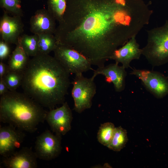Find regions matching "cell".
Returning <instances> with one entry per match:
<instances>
[{
    "label": "cell",
    "instance_id": "cb8c5ba5",
    "mask_svg": "<svg viewBox=\"0 0 168 168\" xmlns=\"http://www.w3.org/2000/svg\"><path fill=\"white\" fill-rule=\"evenodd\" d=\"M7 43L1 40L0 41V59L2 61L7 58L10 53V49Z\"/></svg>",
    "mask_w": 168,
    "mask_h": 168
},
{
    "label": "cell",
    "instance_id": "52a82bcc",
    "mask_svg": "<svg viewBox=\"0 0 168 168\" xmlns=\"http://www.w3.org/2000/svg\"><path fill=\"white\" fill-rule=\"evenodd\" d=\"M130 74L139 79L146 89L155 97L161 98L168 95V79L161 73L134 68Z\"/></svg>",
    "mask_w": 168,
    "mask_h": 168
},
{
    "label": "cell",
    "instance_id": "603a6c76",
    "mask_svg": "<svg viewBox=\"0 0 168 168\" xmlns=\"http://www.w3.org/2000/svg\"><path fill=\"white\" fill-rule=\"evenodd\" d=\"M23 73L9 71L2 78L9 91H15L21 85Z\"/></svg>",
    "mask_w": 168,
    "mask_h": 168
},
{
    "label": "cell",
    "instance_id": "6da1fadb",
    "mask_svg": "<svg viewBox=\"0 0 168 168\" xmlns=\"http://www.w3.org/2000/svg\"><path fill=\"white\" fill-rule=\"evenodd\" d=\"M153 12L142 0H67L54 35L57 43L102 67L149 24Z\"/></svg>",
    "mask_w": 168,
    "mask_h": 168
},
{
    "label": "cell",
    "instance_id": "2e32d148",
    "mask_svg": "<svg viewBox=\"0 0 168 168\" xmlns=\"http://www.w3.org/2000/svg\"><path fill=\"white\" fill-rule=\"evenodd\" d=\"M29 57L23 49L19 39L10 56L8 64L9 70L23 73L30 60Z\"/></svg>",
    "mask_w": 168,
    "mask_h": 168
},
{
    "label": "cell",
    "instance_id": "ffe728a7",
    "mask_svg": "<svg viewBox=\"0 0 168 168\" xmlns=\"http://www.w3.org/2000/svg\"><path fill=\"white\" fill-rule=\"evenodd\" d=\"M115 128L114 124L110 122L101 124L97 134L99 142L107 147L112 139Z\"/></svg>",
    "mask_w": 168,
    "mask_h": 168
},
{
    "label": "cell",
    "instance_id": "e0dca14e",
    "mask_svg": "<svg viewBox=\"0 0 168 168\" xmlns=\"http://www.w3.org/2000/svg\"><path fill=\"white\" fill-rule=\"evenodd\" d=\"M39 37L37 34H23L21 36L20 39L21 44L29 57H33L39 54Z\"/></svg>",
    "mask_w": 168,
    "mask_h": 168
},
{
    "label": "cell",
    "instance_id": "ac0fdd59",
    "mask_svg": "<svg viewBox=\"0 0 168 168\" xmlns=\"http://www.w3.org/2000/svg\"><path fill=\"white\" fill-rule=\"evenodd\" d=\"M128 141L126 130L121 126L116 127L112 139L107 147L113 151L119 152L125 147Z\"/></svg>",
    "mask_w": 168,
    "mask_h": 168
},
{
    "label": "cell",
    "instance_id": "d4e9b609",
    "mask_svg": "<svg viewBox=\"0 0 168 168\" xmlns=\"http://www.w3.org/2000/svg\"><path fill=\"white\" fill-rule=\"evenodd\" d=\"M9 71L8 65H6L2 61L0 62V78H2Z\"/></svg>",
    "mask_w": 168,
    "mask_h": 168
},
{
    "label": "cell",
    "instance_id": "ba28073f",
    "mask_svg": "<svg viewBox=\"0 0 168 168\" xmlns=\"http://www.w3.org/2000/svg\"><path fill=\"white\" fill-rule=\"evenodd\" d=\"M47 130L37 137L35 152L40 159L50 161L58 157L61 153V137Z\"/></svg>",
    "mask_w": 168,
    "mask_h": 168
},
{
    "label": "cell",
    "instance_id": "7c38bea8",
    "mask_svg": "<svg viewBox=\"0 0 168 168\" xmlns=\"http://www.w3.org/2000/svg\"><path fill=\"white\" fill-rule=\"evenodd\" d=\"M37 158L31 148L25 147L2 157L1 163L8 168H35L38 165Z\"/></svg>",
    "mask_w": 168,
    "mask_h": 168
},
{
    "label": "cell",
    "instance_id": "7a4b0ae2",
    "mask_svg": "<svg viewBox=\"0 0 168 168\" xmlns=\"http://www.w3.org/2000/svg\"><path fill=\"white\" fill-rule=\"evenodd\" d=\"M70 74L54 57L38 54L30 59L21 86L24 93L51 110L64 102Z\"/></svg>",
    "mask_w": 168,
    "mask_h": 168
},
{
    "label": "cell",
    "instance_id": "8992f818",
    "mask_svg": "<svg viewBox=\"0 0 168 168\" xmlns=\"http://www.w3.org/2000/svg\"><path fill=\"white\" fill-rule=\"evenodd\" d=\"M92 77H85L82 73L75 75L72 83V96L74 102V109L80 113L91 108L92 100L96 93V87Z\"/></svg>",
    "mask_w": 168,
    "mask_h": 168
},
{
    "label": "cell",
    "instance_id": "44dd1931",
    "mask_svg": "<svg viewBox=\"0 0 168 168\" xmlns=\"http://www.w3.org/2000/svg\"><path fill=\"white\" fill-rule=\"evenodd\" d=\"M67 0H47L48 10L58 22L66 10Z\"/></svg>",
    "mask_w": 168,
    "mask_h": 168
},
{
    "label": "cell",
    "instance_id": "9c48e42d",
    "mask_svg": "<svg viewBox=\"0 0 168 168\" xmlns=\"http://www.w3.org/2000/svg\"><path fill=\"white\" fill-rule=\"evenodd\" d=\"M72 118L71 110L67 102H64L60 107L49 110L45 120L53 132L62 136L71 130Z\"/></svg>",
    "mask_w": 168,
    "mask_h": 168
},
{
    "label": "cell",
    "instance_id": "5b68a950",
    "mask_svg": "<svg viewBox=\"0 0 168 168\" xmlns=\"http://www.w3.org/2000/svg\"><path fill=\"white\" fill-rule=\"evenodd\" d=\"M54 57L70 73H82L92 69L89 60L72 47L59 43L53 51Z\"/></svg>",
    "mask_w": 168,
    "mask_h": 168
},
{
    "label": "cell",
    "instance_id": "d6986e66",
    "mask_svg": "<svg viewBox=\"0 0 168 168\" xmlns=\"http://www.w3.org/2000/svg\"><path fill=\"white\" fill-rule=\"evenodd\" d=\"M38 35L39 37V54H48L53 51L57 43L54 35L45 33Z\"/></svg>",
    "mask_w": 168,
    "mask_h": 168
},
{
    "label": "cell",
    "instance_id": "484cf974",
    "mask_svg": "<svg viewBox=\"0 0 168 168\" xmlns=\"http://www.w3.org/2000/svg\"><path fill=\"white\" fill-rule=\"evenodd\" d=\"M8 87L2 78H0V95L5 94L9 91Z\"/></svg>",
    "mask_w": 168,
    "mask_h": 168
},
{
    "label": "cell",
    "instance_id": "4316f807",
    "mask_svg": "<svg viewBox=\"0 0 168 168\" xmlns=\"http://www.w3.org/2000/svg\"></svg>",
    "mask_w": 168,
    "mask_h": 168
},
{
    "label": "cell",
    "instance_id": "8fae6325",
    "mask_svg": "<svg viewBox=\"0 0 168 168\" xmlns=\"http://www.w3.org/2000/svg\"><path fill=\"white\" fill-rule=\"evenodd\" d=\"M8 14L4 11L0 19V33L2 40L8 44L16 45L24 31V25L21 16H10Z\"/></svg>",
    "mask_w": 168,
    "mask_h": 168
},
{
    "label": "cell",
    "instance_id": "5bb4252c",
    "mask_svg": "<svg viewBox=\"0 0 168 168\" xmlns=\"http://www.w3.org/2000/svg\"><path fill=\"white\" fill-rule=\"evenodd\" d=\"M134 36L125 44L116 49L113 53L110 59L115 63H120L126 69L131 68L130 64L133 60L139 59L142 55V49Z\"/></svg>",
    "mask_w": 168,
    "mask_h": 168
},
{
    "label": "cell",
    "instance_id": "4fadbf2b",
    "mask_svg": "<svg viewBox=\"0 0 168 168\" xmlns=\"http://www.w3.org/2000/svg\"><path fill=\"white\" fill-rule=\"evenodd\" d=\"M99 75L104 76L106 82L113 83L115 91L121 92L124 90L127 72L122 66L115 62L98 67L94 70L91 77L94 79Z\"/></svg>",
    "mask_w": 168,
    "mask_h": 168
},
{
    "label": "cell",
    "instance_id": "30bf717a",
    "mask_svg": "<svg viewBox=\"0 0 168 168\" xmlns=\"http://www.w3.org/2000/svg\"><path fill=\"white\" fill-rule=\"evenodd\" d=\"M24 131L8 124L0 128V154L7 156L19 149L25 137Z\"/></svg>",
    "mask_w": 168,
    "mask_h": 168
},
{
    "label": "cell",
    "instance_id": "3957f363",
    "mask_svg": "<svg viewBox=\"0 0 168 168\" xmlns=\"http://www.w3.org/2000/svg\"><path fill=\"white\" fill-rule=\"evenodd\" d=\"M47 111L25 93L9 91L1 96L0 121L33 133L45 120Z\"/></svg>",
    "mask_w": 168,
    "mask_h": 168
},
{
    "label": "cell",
    "instance_id": "7402d4cb",
    "mask_svg": "<svg viewBox=\"0 0 168 168\" xmlns=\"http://www.w3.org/2000/svg\"><path fill=\"white\" fill-rule=\"evenodd\" d=\"M0 6L4 11L13 16H23L21 0H0Z\"/></svg>",
    "mask_w": 168,
    "mask_h": 168
},
{
    "label": "cell",
    "instance_id": "277c9868",
    "mask_svg": "<svg viewBox=\"0 0 168 168\" xmlns=\"http://www.w3.org/2000/svg\"><path fill=\"white\" fill-rule=\"evenodd\" d=\"M147 32V43L142 49V55L153 67L168 63V21Z\"/></svg>",
    "mask_w": 168,
    "mask_h": 168
},
{
    "label": "cell",
    "instance_id": "9a60e30c",
    "mask_svg": "<svg viewBox=\"0 0 168 168\" xmlns=\"http://www.w3.org/2000/svg\"><path fill=\"white\" fill-rule=\"evenodd\" d=\"M56 21L48 9H38L30 18V31L34 34L49 33L54 35L57 27Z\"/></svg>",
    "mask_w": 168,
    "mask_h": 168
}]
</instances>
